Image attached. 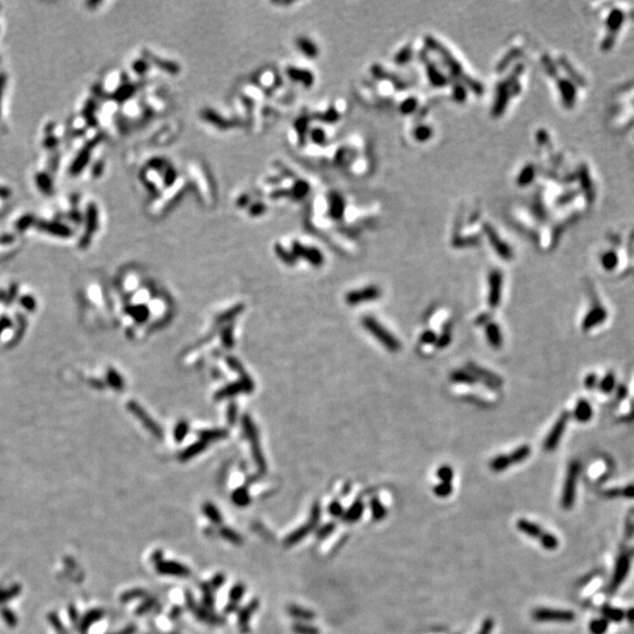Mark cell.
Wrapping results in <instances>:
<instances>
[{"label": "cell", "instance_id": "obj_5", "mask_svg": "<svg viewBox=\"0 0 634 634\" xmlns=\"http://www.w3.org/2000/svg\"><path fill=\"white\" fill-rule=\"evenodd\" d=\"M579 468L577 464H572L568 469L566 480L564 484V490H562L561 496V506L562 509L568 510L573 506L574 497H575V485H577Z\"/></svg>", "mask_w": 634, "mask_h": 634}, {"label": "cell", "instance_id": "obj_32", "mask_svg": "<svg viewBox=\"0 0 634 634\" xmlns=\"http://www.w3.org/2000/svg\"><path fill=\"white\" fill-rule=\"evenodd\" d=\"M605 613L608 615V618L614 619V620H616V621H618L619 619L622 618V613L620 612V611H618V609H609V611H605Z\"/></svg>", "mask_w": 634, "mask_h": 634}, {"label": "cell", "instance_id": "obj_18", "mask_svg": "<svg viewBox=\"0 0 634 634\" xmlns=\"http://www.w3.org/2000/svg\"><path fill=\"white\" fill-rule=\"evenodd\" d=\"M531 455V448L528 445H521L519 448L514 450L512 453H510L511 457V461H512L513 464H518V463L524 462L525 459L527 458L528 456Z\"/></svg>", "mask_w": 634, "mask_h": 634}, {"label": "cell", "instance_id": "obj_33", "mask_svg": "<svg viewBox=\"0 0 634 634\" xmlns=\"http://www.w3.org/2000/svg\"><path fill=\"white\" fill-rule=\"evenodd\" d=\"M222 337H223V339H222L223 343L226 344V346H231V344H233V339H231V332H230V330H226V332L223 333Z\"/></svg>", "mask_w": 634, "mask_h": 634}, {"label": "cell", "instance_id": "obj_30", "mask_svg": "<svg viewBox=\"0 0 634 634\" xmlns=\"http://www.w3.org/2000/svg\"><path fill=\"white\" fill-rule=\"evenodd\" d=\"M493 627H495V621H493L492 618H487L484 620L482 627H480L478 634H491L493 630Z\"/></svg>", "mask_w": 634, "mask_h": 634}, {"label": "cell", "instance_id": "obj_25", "mask_svg": "<svg viewBox=\"0 0 634 634\" xmlns=\"http://www.w3.org/2000/svg\"><path fill=\"white\" fill-rule=\"evenodd\" d=\"M129 313H131V315L134 317L136 321H139V322L145 321V320H147V317H148V310H147V308H146V306H141V305L133 306V308L129 310Z\"/></svg>", "mask_w": 634, "mask_h": 634}, {"label": "cell", "instance_id": "obj_9", "mask_svg": "<svg viewBox=\"0 0 634 634\" xmlns=\"http://www.w3.org/2000/svg\"><path fill=\"white\" fill-rule=\"evenodd\" d=\"M566 421H567L566 415L561 416V417L557 421V423H555L554 427L552 428L551 432L548 434L547 438L545 439V443H544V449L546 450V451H551V450H553L555 446H557V444L559 443V439H560L562 432H564L565 425H566Z\"/></svg>", "mask_w": 634, "mask_h": 634}, {"label": "cell", "instance_id": "obj_15", "mask_svg": "<svg viewBox=\"0 0 634 634\" xmlns=\"http://www.w3.org/2000/svg\"><path fill=\"white\" fill-rule=\"evenodd\" d=\"M511 465H513V463L512 461H511L510 455L496 456L495 458L490 462V468L493 472L505 471V470L507 468H510Z\"/></svg>", "mask_w": 634, "mask_h": 634}, {"label": "cell", "instance_id": "obj_29", "mask_svg": "<svg viewBox=\"0 0 634 634\" xmlns=\"http://www.w3.org/2000/svg\"><path fill=\"white\" fill-rule=\"evenodd\" d=\"M188 432V424L186 422H181L179 423L178 427L175 428V432H174V436H175L176 441H182L185 438V436Z\"/></svg>", "mask_w": 634, "mask_h": 634}, {"label": "cell", "instance_id": "obj_6", "mask_svg": "<svg viewBox=\"0 0 634 634\" xmlns=\"http://www.w3.org/2000/svg\"><path fill=\"white\" fill-rule=\"evenodd\" d=\"M381 295L382 291L380 288L375 287V285H370V287L360 289V290L348 292L346 296V302L350 305H356L361 304V303L373 302L375 299L380 298Z\"/></svg>", "mask_w": 634, "mask_h": 634}, {"label": "cell", "instance_id": "obj_34", "mask_svg": "<svg viewBox=\"0 0 634 634\" xmlns=\"http://www.w3.org/2000/svg\"><path fill=\"white\" fill-rule=\"evenodd\" d=\"M330 511H332V513L335 514V516H340V514L342 513V506H341L339 503H334L332 507H330Z\"/></svg>", "mask_w": 634, "mask_h": 634}, {"label": "cell", "instance_id": "obj_11", "mask_svg": "<svg viewBox=\"0 0 634 634\" xmlns=\"http://www.w3.org/2000/svg\"><path fill=\"white\" fill-rule=\"evenodd\" d=\"M128 407L133 412H134V415L136 416V417L142 422V424H144L153 435L156 436V437H160V436H161V429H160L158 425L155 424V422L153 421L147 414H146V411L144 410V409L140 408L136 403H129Z\"/></svg>", "mask_w": 634, "mask_h": 634}, {"label": "cell", "instance_id": "obj_20", "mask_svg": "<svg viewBox=\"0 0 634 634\" xmlns=\"http://www.w3.org/2000/svg\"><path fill=\"white\" fill-rule=\"evenodd\" d=\"M539 541H540L541 546H543L544 548H546V550H555L559 545L557 537L547 532H544L543 536L540 537Z\"/></svg>", "mask_w": 634, "mask_h": 634}, {"label": "cell", "instance_id": "obj_23", "mask_svg": "<svg viewBox=\"0 0 634 634\" xmlns=\"http://www.w3.org/2000/svg\"><path fill=\"white\" fill-rule=\"evenodd\" d=\"M437 477L441 479V482L451 483L453 479V470L448 465H443L437 470Z\"/></svg>", "mask_w": 634, "mask_h": 634}, {"label": "cell", "instance_id": "obj_2", "mask_svg": "<svg viewBox=\"0 0 634 634\" xmlns=\"http://www.w3.org/2000/svg\"><path fill=\"white\" fill-rule=\"evenodd\" d=\"M606 121L613 133L625 136L634 156V81L622 84L611 94Z\"/></svg>", "mask_w": 634, "mask_h": 634}, {"label": "cell", "instance_id": "obj_35", "mask_svg": "<svg viewBox=\"0 0 634 634\" xmlns=\"http://www.w3.org/2000/svg\"><path fill=\"white\" fill-rule=\"evenodd\" d=\"M228 412H229V414H228V419H229V422H233L235 417H236V408L230 407Z\"/></svg>", "mask_w": 634, "mask_h": 634}, {"label": "cell", "instance_id": "obj_7", "mask_svg": "<svg viewBox=\"0 0 634 634\" xmlns=\"http://www.w3.org/2000/svg\"><path fill=\"white\" fill-rule=\"evenodd\" d=\"M502 288H503V276L500 271H492L489 277V295H487V302L492 309L497 308L500 304L502 299Z\"/></svg>", "mask_w": 634, "mask_h": 634}, {"label": "cell", "instance_id": "obj_26", "mask_svg": "<svg viewBox=\"0 0 634 634\" xmlns=\"http://www.w3.org/2000/svg\"><path fill=\"white\" fill-rule=\"evenodd\" d=\"M575 416H577V418L580 419V421H585V419H587L589 417V408L585 402L579 403V405L577 407V410H575Z\"/></svg>", "mask_w": 634, "mask_h": 634}, {"label": "cell", "instance_id": "obj_16", "mask_svg": "<svg viewBox=\"0 0 634 634\" xmlns=\"http://www.w3.org/2000/svg\"><path fill=\"white\" fill-rule=\"evenodd\" d=\"M370 509H371V514H373V518L376 521L383 520L384 518L387 517V514H388L387 509H385V506L381 503V500L378 499V498L371 499Z\"/></svg>", "mask_w": 634, "mask_h": 634}, {"label": "cell", "instance_id": "obj_27", "mask_svg": "<svg viewBox=\"0 0 634 634\" xmlns=\"http://www.w3.org/2000/svg\"><path fill=\"white\" fill-rule=\"evenodd\" d=\"M606 627H607V623L604 620H594L589 625V629L593 634H602L606 630Z\"/></svg>", "mask_w": 634, "mask_h": 634}, {"label": "cell", "instance_id": "obj_14", "mask_svg": "<svg viewBox=\"0 0 634 634\" xmlns=\"http://www.w3.org/2000/svg\"><path fill=\"white\" fill-rule=\"evenodd\" d=\"M628 567H629V559L627 555H623L619 559L618 565H616L615 568V573L613 575L612 579V588L614 589L618 587V586L621 584V581L625 579L627 572H628Z\"/></svg>", "mask_w": 634, "mask_h": 634}, {"label": "cell", "instance_id": "obj_28", "mask_svg": "<svg viewBox=\"0 0 634 634\" xmlns=\"http://www.w3.org/2000/svg\"><path fill=\"white\" fill-rule=\"evenodd\" d=\"M450 342H451V330L449 328H446V330L444 333L442 334V336L437 339V342H436V346H437L439 349H443L446 346H449Z\"/></svg>", "mask_w": 634, "mask_h": 634}, {"label": "cell", "instance_id": "obj_8", "mask_svg": "<svg viewBox=\"0 0 634 634\" xmlns=\"http://www.w3.org/2000/svg\"><path fill=\"white\" fill-rule=\"evenodd\" d=\"M242 422H243V429L245 431V435H247V437L250 442V445H251V449H253V453H254L255 459H256V463L260 466H264L263 458H262V455L260 451V444H258L257 432H256V429H255L254 427L253 422L250 421V418L248 417V416H244L243 419H242Z\"/></svg>", "mask_w": 634, "mask_h": 634}, {"label": "cell", "instance_id": "obj_3", "mask_svg": "<svg viewBox=\"0 0 634 634\" xmlns=\"http://www.w3.org/2000/svg\"><path fill=\"white\" fill-rule=\"evenodd\" d=\"M362 326L364 329L368 330L385 349L391 351V353H397L401 350V342L391 334L389 330H387L381 325L377 320H375L371 316H366L362 319Z\"/></svg>", "mask_w": 634, "mask_h": 634}, {"label": "cell", "instance_id": "obj_24", "mask_svg": "<svg viewBox=\"0 0 634 634\" xmlns=\"http://www.w3.org/2000/svg\"><path fill=\"white\" fill-rule=\"evenodd\" d=\"M227 434L223 430H211V431H202L201 432V441L210 442L215 439L223 438Z\"/></svg>", "mask_w": 634, "mask_h": 634}, {"label": "cell", "instance_id": "obj_13", "mask_svg": "<svg viewBox=\"0 0 634 634\" xmlns=\"http://www.w3.org/2000/svg\"><path fill=\"white\" fill-rule=\"evenodd\" d=\"M485 334H486V339L487 342L490 343V346L495 349H500L503 346V334L500 332L499 326H497L496 323H490V325L486 326L485 329Z\"/></svg>", "mask_w": 634, "mask_h": 634}, {"label": "cell", "instance_id": "obj_1", "mask_svg": "<svg viewBox=\"0 0 634 634\" xmlns=\"http://www.w3.org/2000/svg\"><path fill=\"white\" fill-rule=\"evenodd\" d=\"M593 12L598 26L596 47L601 54L612 53L634 25V5L625 2L598 3Z\"/></svg>", "mask_w": 634, "mask_h": 634}, {"label": "cell", "instance_id": "obj_17", "mask_svg": "<svg viewBox=\"0 0 634 634\" xmlns=\"http://www.w3.org/2000/svg\"><path fill=\"white\" fill-rule=\"evenodd\" d=\"M363 511H364L363 503L360 502V500H359V502H356L353 506L350 507L349 510H348V512L346 513V518H344V519H346L347 521H349V523H354V521H357L361 518V516H362Z\"/></svg>", "mask_w": 634, "mask_h": 634}, {"label": "cell", "instance_id": "obj_22", "mask_svg": "<svg viewBox=\"0 0 634 634\" xmlns=\"http://www.w3.org/2000/svg\"><path fill=\"white\" fill-rule=\"evenodd\" d=\"M434 492L436 496L441 497V498H445V497H448L452 493V484L441 482L438 485L435 486Z\"/></svg>", "mask_w": 634, "mask_h": 634}, {"label": "cell", "instance_id": "obj_21", "mask_svg": "<svg viewBox=\"0 0 634 634\" xmlns=\"http://www.w3.org/2000/svg\"><path fill=\"white\" fill-rule=\"evenodd\" d=\"M451 380L453 382H457V383H466V384H468V383H473L476 378H475V376H473V375H470L468 373H464V371L458 370V371H455V373L451 375Z\"/></svg>", "mask_w": 634, "mask_h": 634}, {"label": "cell", "instance_id": "obj_12", "mask_svg": "<svg viewBox=\"0 0 634 634\" xmlns=\"http://www.w3.org/2000/svg\"><path fill=\"white\" fill-rule=\"evenodd\" d=\"M517 528L520 531V532L527 534V536L531 538H536V539H540V537L544 534V531L541 530V527L539 526V525L536 523H532V521H530L527 519L518 520Z\"/></svg>", "mask_w": 634, "mask_h": 634}, {"label": "cell", "instance_id": "obj_10", "mask_svg": "<svg viewBox=\"0 0 634 634\" xmlns=\"http://www.w3.org/2000/svg\"><path fill=\"white\" fill-rule=\"evenodd\" d=\"M253 388H254L253 382H251L249 378H248V377L242 378V381L238 382V383L230 384V385H228V387L223 388V389L221 390L219 394H217V398L220 400V398L235 396V395L240 394V393H242V391H244V393H248V391L253 390Z\"/></svg>", "mask_w": 634, "mask_h": 634}, {"label": "cell", "instance_id": "obj_19", "mask_svg": "<svg viewBox=\"0 0 634 634\" xmlns=\"http://www.w3.org/2000/svg\"><path fill=\"white\" fill-rule=\"evenodd\" d=\"M206 446H207V442H204V441L197 442V443H195V444L190 445L188 449H186L185 451L182 452L181 458L183 459V461L192 458V457H194L195 455H197V453H200L201 451H202V450L206 448Z\"/></svg>", "mask_w": 634, "mask_h": 634}, {"label": "cell", "instance_id": "obj_31", "mask_svg": "<svg viewBox=\"0 0 634 634\" xmlns=\"http://www.w3.org/2000/svg\"><path fill=\"white\" fill-rule=\"evenodd\" d=\"M421 342L424 344H434L437 342V336H436V334L434 332H431V330H427V332H424L422 334Z\"/></svg>", "mask_w": 634, "mask_h": 634}, {"label": "cell", "instance_id": "obj_4", "mask_svg": "<svg viewBox=\"0 0 634 634\" xmlns=\"http://www.w3.org/2000/svg\"><path fill=\"white\" fill-rule=\"evenodd\" d=\"M532 618L536 621L547 622H572L575 618L574 613L571 611H562V609L552 608H536L532 611Z\"/></svg>", "mask_w": 634, "mask_h": 634}]
</instances>
